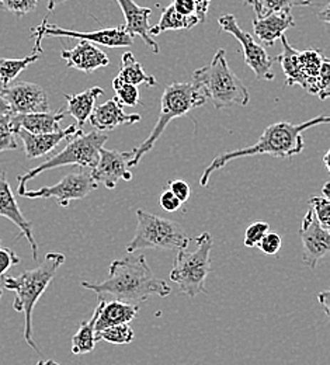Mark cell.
<instances>
[{"mask_svg": "<svg viewBox=\"0 0 330 365\" xmlns=\"http://www.w3.org/2000/svg\"><path fill=\"white\" fill-rule=\"evenodd\" d=\"M82 287L93 291L97 297L111 295L114 299L131 305H140L150 295L166 298L172 292L169 284L152 272L143 255L114 260L104 281H82Z\"/></svg>", "mask_w": 330, "mask_h": 365, "instance_id": "obj_1", "label": "cell"}, {"mask_svg": "<svg viewBox=\"0 0 330 365\" xmlns=\"http://www.w3.org/2000/svg\"><path fill=\"white\" fill-rule=\"evenodd\" d=\"M321 124H330V115H318L309 121H305L302 124H291L287 121L276 123L269 125L263 135L259 138V140L247 148L236 149L231 152H225L220 156H217L204 170L200 184L202 187H207L210 178L214 172L222 169L230 162L240 159V158H249V156H257V155H272L276 158H291L295 155H299L305 148V140L302 137V133L321 125Z\"/></svg>", "mask_w": 330, "mask_h": 365, "instance_id": "obj_2", "label": "cell"}, {"mask_svg": "<svg viewBox=\"0 0 330 365\" xmlns=\"http://www.w3.org/2000/svg\"><path fill=\"white\" fill-rule=\"evenodd\" d=\"M63 263L65 256L62 253L51 252L37 269L27 270L16 277L7 275L3 281L6 289L13 291L16 294L13 309L24 315V340L38 354L41 351L37 347L33 337V312L38 299L46 292L48 285L52 282L55 274Z\"/></svg>", "mask_w": 330, "mask_h": 365, "instance_id": "obj_3", "label": "cell"}, {"mask_svg": "<svg viewBox=\"0 0 330 365\" xmlns=\"http://www.w3.org/2000/svg\"><path fill=\"white\" fill-rule=\"evenodd\" d=\"M192 82L218 110L232 106L244 107L250 101L247 88L230 68L224 49L217 51L210 65L194 71Z\"/></svg>", "mask_w": 330, "mask_h": 365, "instance_id": "obj_4", "label": "cell"}, {"mask_svg": "<svg viewBox=\"0 0 330 365\" xmlns=\"http://www.w3.org/2000/svg\"><path fill=\"white\" fill-rule=\"evenodd\" d=\"M207 103V97L202 91L194 83H172L169 85L160 100V113L155 128L150 135L146 138L138 148L134 149L135 155L131 162V168L140 165L142 158L153 149L155 143L162 137L166 127L175 118H180L187 115L191 110L198 108Z\"/></svg>", "mask_w": 330, "mask_h": 365, "instance_id": "obj_5", "label": "cell"}, {"mask_svg": "<svg viewBox=\"0 0 330 365\" xmlns=\"http://www.w3.org/2000/svg\"><path fill=\"white\" fill-rule=\"evenodd\" d=\"M107 140H108V137L98 131L85 134L83 130H79V133L71 139V142L59 153L53 155L52 158H49L40 166H37L17 178L19 195L21 197L23 192L26 191L27 182L36 179L38 175L51 170V169H58V168H63V166H81V168L93 169L98 163L100 150L104 148V143Z\"/></svg>", "mask_w": 330, "mask_h": 365, "instance_id": "obj_6", "label": "cell"}, {"mask_svg": "<svg viewBox=\"0 0 330 365\" xmlns=\"http://www.w3.org/2000/svg\"><path fill=\"white\" fill-rule=\"evenodd\" d=\"M137 220L138 225L133 240L127 245V253H135L143 249L180 252L189 247L190 237L177 222L142 210L137 211Z\"/></svg>", "mask_w": 330, "mask_h": 365, "instance_id": "obj_7", "label": "cell"}, {"mask_svg": "<svg viewBox=\"0 0 330 365\" xmlns=\"http://www.w3.org/2000/svg\"><path fill=\"white\" fill-rule=\"evenodd\" d=\"M194 252H177L175 266L170 272V279L179 285V289L189 298L205 294V279L211 272L212 237L208 232L201 233L197 239Z\"/></svg>", "mask_w": 330, "mask_h": 365, "instance_id": "obj_8", "label": "cell"}, {"mask_svg": "<svg viewBox=\"0 0 330 365\" xmlns=\"http://www.w3.org/2000/svg\"><path fill=\"white\" fill-rule=\"evenodd\" d=\"M33 38H36L34 43V52L41 53V41L44 37H69V38H78L85 40L98 46H108V48H125V46H134V38L127 33L124 26H118L114 29H103L93 33H81L73 31L68 29H62L56 24H49L47 19L36 29L31 30Z\"/></svg>", "mask_w": 330, "mask_h": 365, "instance_id": "obj_9", "label": "cell"}, {"mask_svg": "<svg viewBox=\"0 0 330 365\" xmlns=\"http://www.w3.org/2000/svg\"><path fill=\"white\" fill-rule=\"evenodd\" d=\"M218 24L224 33L234 36L236 40L243 46V55L246 65L253 71L256 79L259 81H273L276 76L272 71L274 59L267 53V51L257 44L253 37L242 30L236 21L234 14H224L220 17Z\"/></svg>", "mask_w": 330, "mask_h": 365, "instance_id": "obj_10", "label": "cell"}, {"mask_svg": "<svg viewBox=\"0 0 330 365\" xmlns=\"http://www.w3.org/2000/svg\"><path fill=\"white\" fill-rule=\"evenodd\" d=\"M97 182L89 173H71L55 185L41 187L38 190H26L21 197L24 198H53L59 207L68 208L71 201L83 200L97 188Z\"/></svg>", "mask_w": 330, "mask_h": 365, "instance_id": "obj_11", "label": "cell"}, {"mask_svg": "<svg viewBox=\"0 0 330 365\" xmlns=\"http://www.w3.org/2000/svg\"><path fill=\"white\" fill-rule=\"evenodd\" d=\"M134 155V149L131 152H120L115 149L111 150L103 148L100 150L98 163L91 172L97 185L103 184L108 190H113L120 180L130 182L133 179L131 162Z\"/></svg>", "mask_w": 330, "mask_h": 365, "instance_id": "obj_12", "label": "cell"}, {"mask_svg": "<svg viewBox=\"0 0 330 365\" xmlns=\"http://www.w3.org/2000/svg\"><path fill=\"white\" fill-rule=\"evenodd\" d=\"M1 94L11 108V115L49 111L47 91L37 83L19 82L9 85L3 88Z\"/></svg>", "mask_w": 330, "mask_h": 365, "instance_id": "obj_13", "label": "cell"}, {"mask_svg": "<svg viewBox=\"0 0 330 365\" xmlns=\"http://www.w3.org/2000/svg\"><path fill=\"white\" fill-rule=\"evenodd\" d=\"M299 236L304 247V263L309 269H316L318 263L330 253V232L319 225L312 208L304 217Z\"/></svg>", "mask_w": 330, "mask_h": 365, "instance_id": "obj_14", "label": "cell"}, {"mask_svg": "<svg viewBox=\"0 0 330 365\" xmlns=\"http://www.w3.org/2000/svg\"><path fill=\"white\" fill-rule=\"evenodd\" d=\"M0 217L7 218L10 222H13L17 228L20 229V235L24 236L33 252V259L34 262L38 260V246L33 235V227L31 222H29L24 215L20 211V207L16 201V197L11 191V187L7 182L6 172L0 173Z\"/></svg>", "mask_w": 330, "mask_h": 365, "instance_id": "obj_15", "label": "cell"}, {"mask_svg": "<svg viewBox=\"0 0 330 365\" xmlns=\"http://www.w3.org/2000/svg\"><path fill=\"white\" fill-rule=\"evenodd\" d=\"M121 7L125 17V30L134 38L135 36L141 37L142 41L152 49V52L159 53L160 48L156 41L150 37V24L149 17L152 14V9L137 4L134 0H115Z\"/></svg>", "mask_w": 330, "mask_h": 365, "instance_id": "obj_16", "label": "cell"}, {"mask_svg": "<svg viewBox=\"0 0 330 365\" xmlns=\"http://www.w3.org/2000/svg\"><path fill=\"white\" fill-rule=\"evenodd\" d=\"M61 56L69 68L78 69L83 73H93L97 69L110 63V59L104 51H101L93 43L85 40H82L72 49H63Z\"/></svg>", "mask_w": 330, "mask_h": 365, "instance_id": "obj_17", "label": "cell"}, {"mask_svg": "<svg viewBox=\"0 0 330 365\" xmlns=\"http://www.w3.org/2000/svg\"><path fill=\"white\" fill-rule=\"evenodd\" d=\"M295 26L291 11H272L256 16L253 20V30L256 37L264 44L272 46L277 40H282L285 31Z\"/></svg>", "mask_w": 330, "mask_h": 365, "instance_id": "obj_18", "label": "cell"}, {"mask_svg": "<svg viewBox=\"0 0 330 365\" xmlns=\"http://www.w3.org/2000/svg\"><path fill=\"white\" fill-rule=\"evenodd\" d=\"M91 125L98 133L111 131L118 125H131L141 121L140 114H127L117 98L107 100L95 107L91 118Z\"/></svg>", "mask_w": 330, "mask_h": 365, "instance_id": "obj_19", "label": "cell"}, {"mask_svg": "<svg viewBox=\"0 0 330 365\" xmlns=\"http://www.w3.org/2000/svg\"><path fill=\"white\" fill-rule=\"evenodd\" d=\"M78 133V125H69L66 130H61L55 134H30L26 130H17L14 134L23 139L27 159H38L41 156H46L62 140H65L66 138L75 137Z\"/></svg>", "mask_w": 330, "mask_h": 365, "instance_id": "obj_20", "label": "cell"}, {"mask_svg": "<svg viewBox=\"0 0 330 365\" xmlns=\"http://www.w3.org/2000/svg\"><path fill=\"white\" fill-rule=\"evenodd\" d=\"M66 117V111H47L23 115H11L10 125L13 133L26 130L30 134H55L61 131V121Z\"/></svg>", "mask_w": 330, "mask_h": 365, "instance_id": "obj_21", "label": "cell"}, {"mask_svg": "<svg viewBox=\"0 0 330 365\" xmlns=\"http://www.w3.org/2000/svg\"><path fill=\"white\" fill-rule=\"evenodd\" d=\"M140 312V305L125 304L117 299L104 302L96 322V333L118 324H128Z\"/></svg>", "mask_w": 330, "mask_h": 365, "instance_id": "obj_22", "label": "cell"}, {"mask_svg": "<svg viewBox=\"0 0 330 365\" xmlns=\"http://www.w3.org/2000/svg\"><path fill=\"white\" fill-rule=\"evenodd\" d=\"M103 94L104 91L98 86L82 91L79 94H65L68 103L65 111L76 120L79 130H82L83 125L89 121L95 110L96 100Z\"/></svg>", "mask_w": 330, "mask_h": 365, "instance_id": "obj_23", "label": "cell"}, {"mask_svg": "<svg viewBox=\"0 0 330 365\" xmlns=\"http://www.w3.org/2000/svg\"><path fill=\"white\" fill-rule=\"evenodd\" d=\"M282 44H283V52L276 56V61L280 62L283 68L284 75H285V85L287 86H301L305 91H308V81L301 69L299 63V51H297L294 46H291L287 40V37H282Z\"/></svg>", "mask_w": 330, "mask_h": 365, "instance_id": "obj_24", "label": "cell"}, {"mask_svg": "<svg viewBox=\"0 0 330 365\" xmlns=\"http://www.w3.org/2000/svg\"><path fill=\"white\" fill-rule=\"evenodd\" d=\"M105 299L104 297H98V305L96 307L93 317L91 320H83L76 331V334L72 337V353L76 356H82L86 353H91L95 350L96 343V322L98 318V314L104 305Z\"/></svg>", "mask_w": 330, "mask_h": 365, "instance_id": "obj_25", "label": "cell"}, {"mask_svg": "<svg viewBox=\"0 0 330 365\" xmlns=\"http://www.w3.org/2000/svg\"><path fill=\"white\" fill-rule=\"evenodd\" d=\"M118 78L123 79L124 82H127L130 85H135V86H140L142 83H145L146 86L153 88L158 85L156 79L152 75L145 72L141 63L135 59V56L131 52L123 53Z\"/></svg>", "mask_w": 330, "mask_h": 365, "instance_id": "obj_26", "label": "cell"}, {"mask_svg": "<svg viewBox=\"0 0 330 365\" xmlns=\"http://www.w3.org/2000/svg\"><path fill=\"white\" fill-rule=\"evenodd\" d=\"M197 24H200L198 19L182 16L170 4L163 10L159 23L150 29V36L156 37L165 31H175V30H191Z\"/></svg>", "mask_w": 330, "mask_h": 365, "instance_id": "obj_27", "label": "cell"}, {"mask_svg": "<svg viewBox=\"0 0 330 365\" xmlns=\"http://www.w3.org/2000/svg\"><path fill=\"white\" fill-rule=\"evenodd\" d=\"M325 55L321 49H305V51H299V63H301V69L308 81V91L311 93L314 89V85L319 76L322 63L325 61Z\"/></svg>", "mask_w": 330, "mask_h": 365, "instance_id": "obj_28", "label": "cell"}, {"mask_svg": "<svg viewBox=\"0 0 330 365\" xmlns=\"http://www.w3.org/2000/svg\"><path fill=\"white\" fill-rule=\"evenodd\" d=\"M40 58L41 53L38 52H33L31 55L21 59L0 58V82L3 88H7L13 79H16L29 65L37 62Z\"/></svg>", "mask_w": 330, "mask_h": 365, "instance_id": "obj_29", "label": "cell"}, {"mask_svg": "<svg viewBox=\"0 0 330 365\" xmlns=\"http://www.w3.org/2000/svg\"><path fill=\"white\" fill-rule=\"evenodd\" d=\"M134 337L135 333L130 324H118L96 333L97 341L103 340L111 344H131L134 341Z\"/></svg>", "mask_w": 330, "mask_h": 365, "instance_id": "obj_30", "label": "cell"}, {"mask_svg": "<svg viewBox=\"0 0 330 365\" xmlns=\"http://www.w3.org/2000/svg\"><path fill=\"white\" fill-rule=\"evenodd\" d=\"M113 89L115 91V98L120 101L121 106L135 107L141 103L140 98V89L135 85H130L120 79L118 76L113 79Z\"/></svg>", "mask_w": 330, "mask_h": 365, "instance_id": "obj_31", "label": "cell"}, {"mask_svg": "<svg viewBox=\"0 0 330 365\" xmlns=\"http://www.w3.org/2000/svg\"><path fill=\"white\" fill-rule=\"evenodd\" d=\"M262 6V14L272 11H291L292 7H306L312 4V0H259Z\"/></svg>", "mask_w": 330, "mask_h": 365, "instance_id": "obj_32", "label": "cell"}, {"mask_svg": "<svg viewBox=\"0 0 330 365\" xmlns=\"http://www.w3.org/2000/svg\"><path fill=\"white\" fill-rule=\"evenodd\" d=\"M311 207L319 225L330 232V200L326 197H312Z\"/></svg>", "mask_w": 330, "mask_h": 365, "instance_id": "obj_33", "label": "cell"}, {"mask_svg": "<svg viewBox=\"0 0 330 365\" xmlns=\"http://www.w3.org/2000/svg\"><path fill=\"white\" fill-rule=\"evenodd\" d=\"M312 94H316L321 100H326L330 97V59L325 58L319 76L314 85Z\"/></svg>", "mask_w": 330, "mask_h": 365, "instance_id": "obj_34", "label": "cell"}, {"mask_svg": "<svg viewBox=\"0 0 330 365\" xmlns=\"http://www.w3.org/2000/svg\"><path fill=\"white\" fill-rule=\"evenodd\" d=\"M10 117L11 115H0V153L19 148L10 125Z\"/></svg>", "mask_w": 330, "mask_h": 365, "instance_id": "obj_35", "label": "cell"}, {"mask_svg": "<svg viewBox=\"0 0 330 365\" xmlns=\"http://www.w3.org/2000/svg\"><path fill=\"white\" fill-rule=\"evenodd\" d=\"M37 3L38 0H0V9L21 17L34 11L37 9Z\"/></svg>", "mask_w": 330, "mask_h": 365, "instance_id": "obj_36", "label": "cell"}, {"mask_svg": "<svg viewBox=\"0 0 330 365\" xmlns=\"http://www.w3.org/2000/svg\"><path fill=\"white\" fill-rule=\"evenodd\" d=\"M270 225L267 222L259 221L252 224L244 232V246L246 247H254L259 245V242L269 233Z\"/></svg>", "mask_w": 330, "mask_h": 365, "instance_id": "obj_37", "label": "cell"}, {"mask_svg": "<svg viewBox=\"0 0 330 365\" xmlns=\"http://www.w3.org/2000/svg\"><path fill=\"white\" fill-rule=\"evenodd\" d=\"M283 245V240L280 237V235L274 233V232H269L257 245V247L260 249V252H263V255L267 256H274L280 252Z\"/></svg>", "mask_w": 330, "mask_h": 365, "instance_id": "obj_38", "label": "cell"}, {"mask_svg": "<svg viewBox=\"0 0 330 365\" xmlns=\"http://www.w3.org/2000/svg\"><path fill=\"white\" fill-rule=\"evenodd\" d=\"M20 263V257L9 247L0 249V275H4L11 266Z\"/></svg>", "mask_w": 330, "mask_h": 365, "instance_id": "obj_39", "label": "cell"}, {"mask_svg": "<svg viewBox=\"0 0 330 365\" xmlns=\"http://www.w3.org/2000/svg\"><path fill=\"white\" fill-rule=\"evenodd\" d=\"M172 6L176 9L177 13H180L185 17L198 19V6L195 0H173Z\"/></svg>", "mask_w": 330, "mask_h": 365, "instance_id": "obj_40", "label": "cell"}, {"mask_svg": "<svg viewBox=\"0 0 330 365\" xmlns=\"http://www.w3.org/2000/svg\"><path fill=\"white\" fill-rule=\"evenodd\" d=\"M159 202H160V207L167 211V212H176L177 210H180L182 207V201L167 188L165 190L162 194H160V198H159Z\"/></svg>", "mask_w": 330, "mask_h": 365, "instance_id": "obj_41", "label": "cell"}, {"mask_svg": "<svg viewBox=\"0 0 330 365\" xmlns=\"http://www.w3.org/2000/svg\"><path fill=\"white\" fill-rule=\"evenodd\" d=\"M169 190L182 201V204L189 201L190 195H191L189 182H186L185 180L169 182Z\"/></svg>", "mask_w": 330, "mask_h": 365, "instance_id": "obj_42", "label": "cell"}, {"mask_svg": "<svg viewBox=\"0 0 330 365\" xmlns=\"http://www.w3.org/2000/svg\"><path fill=\"white\" fill-rule=\"evenodd\" d=\"M318 301H319L321 307L324 308L325 314L329 317L330 319V288L325 289V291H322V292H319V295H318Z\"/></svg>", "mask_w": 330, "mask_h": 365, "instance_id": "obj_43", "label": "cell"}, {"mask_svg": "<svg viewBox=\"0 0 330 365\" xmlns=\"http://www.w3.org/2000/svg\"><path fill=\"white\" fill-rule=\"evenodd\" d=\"M195 3H197V6H198V19H200V23H202V21H205V17H207V13H208L211 0H195Z\"/></svg>", "mask_w": 330, "mask_h": 365, "instance_id": "obj_44", "label": "cell"}, {"mask_svg": "<svg viewBox=\"0 0 330 365\" xmlns=\"http://www.w3.org/2000/svg\"><path fill=\"white\" fill-rule=\"evenodd\" d=\"M0 115H11V108L0 91Z\"/></svg>", "mask_w": 330, "mask_h": 365, "instance_id": "obj_45", "label": "cell"}, {"mask_svg": "<svg viewBox=\"0 0 330 365\" xmlns=\"http://www.w3.org/2000/svg\"><path fill=\"white\" fill-rule=\"evenodd\" d=\"M318 19L324 23H328L330 24V1L318 13Z\"/></svg>", "mask_w": 330, "mask_h": 365, "instance_id": "obj_46", "label": "cell"}, {"mask_svg": "<svg viewBox=\"0 0 330 365\" xmlns=\"http://www.w3.org/2000/svg\"><path fill=\"white\" fill-rule=\"evenodd\" d=\"M244 4H249V6H252L253 9H254V11H256V16H262V6H260V1L259 0H242Z\"/></svg>", "mask_w": 330, "mask_h": 365, "instance_id": "obj_47", "label": "cell"}, {"mask_svg": "<svg viewBox=\"0 0 330 365\" xmlns=\"http://www.w3.org/2000/svg\"><path fill=\"white\" fill-rule=\"evenodd\" d=\"M65 1H68V0H48V10L52 11L56 6H59V4L65 3Z\"/></svg>", "mask_w": 330, "mask_h": 365, "instance_id": "obj_48", "label": "cell"}, {"mask_svg": "<svg viewBox=\"0 0 330 365\" xmlns=\"http://www.w3.org/2000/svg\"><path fill=\"white\" fill-rule=\"evenodd\" d=\"M322 192H324V197H326V198H329L330 200V182H326V184L324 185Z\"/></svg>", "mask_w": 330, "mask_h": 365, "instance_id": "obj_49", "label": "cell"}, {"mask_svg": "<svg viewBox=\"0 0 330 365\" xmlns=\"http://www.w3.org/2000/svg\"><path fill=\"white\" fill-rule=\"evenodd\" d=\"M324 163H325V166H326V169L330 173V149L326 152V155L324 156Z\"/></svg>", "mask_w": 330, "mask_h": 365, "instance_id": "obj_50", "label": "cell"}, {"mask_svg": "<svg viewBox=\"0 0 330 365\" xmlns=\"http://www.w3.org/2000/svg\"><path fill=\"white\" fill-rule=\"evenodd\" d=\"M37 365H61L59 363H56V361H53V360H41V361H38Z\"/></svg>", "mask_w": 330, "mask_h": 365, "instance_id": "obj_51", "label": "cell"}, {"mask_svg": "<svg viewBox=\"0 0 330 365\" xmlns=\"http://www.w3.org/2000/svg\"><path fill=\"white\" fill-rule=\"evenodd\" d=\"M1 294H3V292H1V288H0V298H1Z\"/></svg>", "mask_w": 330, "mask_h": 365, "instance_id": "obj_52", "label": "cell"}, {"mask_svg": "<svg viewBox=\"0 0 330 365\" xmlns=\"http://www.w3.org/2000/svg\"><path fill=\"white\" fill-rule=\"evenodd\" d=\"M0 249H1V247H0Z\"/></svg>", "mask_w": 330, "mask_h": 365, "instance_id": "obj_53", "label": "cell"}]
</instances>
